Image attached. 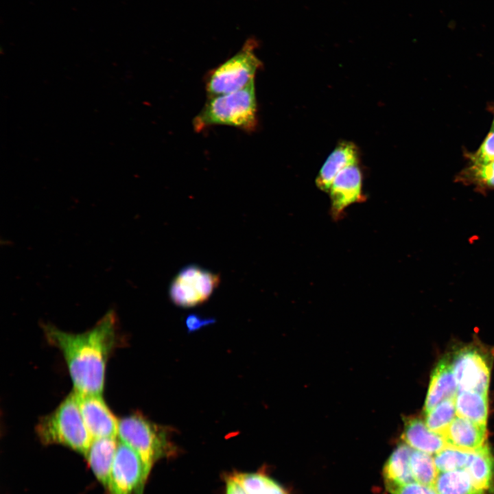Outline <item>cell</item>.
Returning a JSON list of instances; mask_svg holds the SVG:
<instances>
[{"label": "cell", "instance_id": "9", "mask_svg": "<svg viewBox=\"0 0 494 494\" xmlns=\"http://www.w3.org/2000/svg\"><path fill=\"white\" fill-rule=\"evenodd\" d=\"M362 187L363 174L358 163L346 167L336 176L329 190L333 220L341 219L350 205L366 200Z\"/></svg>", "mask_w": 494, "mask_h": 494}, {"label": "cell", "instance_id": "25", "mask_svg": "<svg viewBox=\"0 0 494 494\" xmlns=\"http://www.w3.org/2000/svg\"><path fill=\"white\" fill-rule=\"evenodd\" d=\"M471 163H485L494 160V130L484 139L478 150L471 155Z\"/></svg>", "mask_w": 494, "mask_h": 494}, {"label": "cell", "instance_id": "19", "mask_svg": "<svg viewBox=\"0 0 494 494\" xmlns=\"http://www.w3.org/2000/svg\"><path fill=\"white\" fill-rule=\"evenodd\" d=\"M434 487L438 494H484L465 469L438 472Z\"/></svg>", "mask_w": 494, "mask_h": 494}, {"label": "cell", "instance_id": "3", "mask_svg": "<svg viewBox=\"0 0 494 494\" xmlns=\"http://www.w3.org/2000/svg\"><path fill=\"white\" fill-rule=\"evenodd\" d=\"M36 432L43 444L63 445L84 456L93 439L84 422L74 392L55 410L39 419Z\"/></svg>", "mask_w": 494, "mask_h": 494}, {"label": "cell", "instance_id": "17", "mask_svg": "<svg viewBox=\"0 0 494 494\" xmlns=\"http://www.w3.org/2000/svg\"><path fill=\"white\" fill-rule=\"evenodd\" d=\"M464 469L479 489L484 491L491 487L494 480V457L487 445L470 451Z\"/></svg>", "mask_w": 494, "mask_h": 494}, {"label": "cell", "instance_id": "14", "mask_svg": "<svg viewBox=\"0 0 494 494\" xmlns=\"http://www.w3.org/2000/svg\"><path fill=\"white\" fill-rule=\"evenodd\" d=\"M413 449L401 443L390 454L383 469L386 489L393 494L403 486L414 482L410 467Z\"/></svg>", "mask_w": 494, "mask_h": 494}, {"label": "cell", "instance_id": "24", "mask_svg": "<svg viewBox=\"0 0 494 494\" xmlns=\"http://www.w3.org/2000/svg\"><path fill=\"white\" fill-rule=\"evenodd\" d=\"M467 176L473 183L494 188V160L485 163H471L465 170Z\"/></svg>", "mask_w": 494, "mask_h": 494}, {"label": "cell", "instance_id": "1", "mask_svg": "<svg viewBox=\"0 0 494 494\" xmlns=\"http://www.w3.org/2000/svg\"><path fill=\"white\" fill-rule=\"evenodd\" d=\"M116 325L115 314L110 310L92 329L80 333L43 326L47 340L64 356L76 393L102 394L106 362L115 346Z\"/></svg>", "mask_w": 494, "mask_h": 494}, {"label": "cell", "instance_id": "28", "mask_svg": "<svg viewBox=\"0 0 494 494\" xmlns=\"http://www.w3.org/2000/svg\"><path fill=\"white\" fill-rule=\"evenodd\" d=\"M226 494H248L231 476L226 480Z\"/></svg>", "mask_w": 494, "mask_h": 494}, {"label": "cell", "instance_id": "27", "mask_svg": "<svg viewBox=\"0 0 494 494\" xmlns=\"http://www.w3.org/2000/svg\"><path fill=\"white\" fill-rule=\"evenodd\" d=\"M214 322L213 319L211 318H202L199 317L198 315H190L186 319V325L187 327V329L189 332H193L195 330L198 329L199 328L207 325L209 323H213Z\"/></svg>", "mask_w": 494, "mask_h": 494}, {"label": "cell", "instance_id": "10", "mask_svg": "<svg viewBox=\"0 0 494 494\" xmlns=\"http://www.w3.org/2000/svg\"><path fill=\"white\" fill-rule=\"evenodd\" d=\"M74 392L84 422L93 438L117 437L119 421L106 404L102 395Z\"/></svg>", "mask_w": 494, "mask_h": 494}, {"label": "cell", "instance_id": "18", "mask_svg": "<svg viewBox=\"0 0 494 494\" xmlns=\"http://www.w3.org/2000/svg\"><path fill=\"white\" fill-rule=\"evenodd\" d=\"M488 394L458 391L455 397L456 414L479 425H486L488 418Z\"/></svg>", "mask_w": 494, "mask_h": 494}, {"label": "cell", "instance_id": "21", "mask_svg": "<svg viewBox=\"0 0 494 494\" xmlns=\"http://www.w3.org/2000/svg\"><path fill=\"white\" fill-rule=\"evenodd\" d=\"M410 467L414 482L433 486L438 473L433 455L413 449Z\"/></svg>", "mask_w": 494, "mask_h": 494}, {"label": "cell", "instance_id": "16", "mask_svg": "<svg viewBox=\"0 0 494 494\" xmlns=\"http://www.w3.org/2000/svg\"><path fill=\"white\" fill-rule=\"evenodd\" d=\"M402 439L412 449L433 456L447 445L443 435L430 430L419 418L406 421Z\"/></svg>", "mask_w": 494, "mask_h": 494}, {"label": "cell", "instance_id": "8", "mask_svg": "<svg viewBox=\"0 0 494 494\" xmlns=\"http://www.w3.org/2000/svg\"><path fill=\"white\" fill-rule=\"evenodd\" d=\"M451 364L458 391L488 394L490 366L482 351L475 347H464L455 353Z\"/></svg>", "mask_w": 494, "mask_h": 494}, {"label": "cell", "instance_id": "22", "mask_svg": "<svg viewBox=\"0 0 494 494\" xmlns=\"http://www.w3.org/2000/svg\"><path fill=\"white\" fill-rule=\"evenodd\" d=\"M456 413L455 398L449 399L425 413V423L430 430L443 435Z\"/></svg>", "mask_w": 494, "mask_h": 494}, {"label": "cell", "instance_id": "6", "mask_svg": "<svg viewBox=\"0 0 494 494\" xmlns=\"http://www.w3.org/2000/svg\"><path fill=\"white\" fill-rule=\"evenodd\" d=\"M220 277L190 264L185 266L170 283L171 301L181 307H192L207 301L220 284Z\"/></svg>", "mask_w": 494, "mask_h": 494}, {"label": "cell", "instance_id": "2", "mask_svg": "<svg viewBox=\"0 0 494 494\" xmlns=\"http://www.w3.org/2000/svg\"><path fill=\"white\" fill-rule=\"evenodd\" d=\"M257 110L254 80L239 91L209 97L193 119V126L197 132L216 125L252 132L258 124Z\"/></svg>", "mask_w": 494, "mask_h": 494}, {"label": "cell", "instance_id": "26", "mask_svg": "<svg viewBox=\"0 0 494 494\" xmlns=\"http://www.w3.org/2000/svg\"><path fill=\"white\" fill-rule=\"evenodd\" d=\"M393 494H438L434 486L413 482L409 483Z\"/></svg>", "mask_w": 494, "mask_h": 494}, {"label": "cell", "instance_id": "13", "mask_svg": "<svg viewBox=\"0 0 494 494\" xmlns=\"http://www.w3.org/2000/svg\"><path fill=\"white\" fill-rule=\"evenodd\" d=\"M458 385L449 357L441 359L434 369L424 404L426 413L442 401L455 398Z\"/></svg>", "mask_w": 494, "mask_h": 494}, {"label": "cell", "instance_id": "4", "mask_svg": "<svg viewBox=\"0 0 494 494\" xmlns=\"http://www.w3.org/2000/svg\"><path fill=\"white\" fill-rule=\"evenodd\" d=\"M170 429L158 425L141 413L135 412L119 420L117 436L132 448L150 470L159 459L173 456L176 447Z\"/></svg>", "mask_w": 494, "mask_h": 494}, {"label": "cell", "instance_id": "7", "mask_svg": "<svg viewBox=\"0 0 494 494\" xmlns=\"http://www.w3.org/2000/svg\"><path fill=\"white\" fill-rule=\"evenodd\" d=\"M150 470L130 446L119 442L108 485V494H143Z\"/></svg>", "mask_w": 494, "mask_h": 494}, {"label": "cell", "instance_id": "11", "mask_svg": "<svg viewBox=\"0 0 494 494\" xmlns=\"http://www.w3.org/2000/svg\"><path fill=\"white\" fill-rule=\"evenodd\" d=\"M359 157V150L355 143H339L321 167L316 178V187L324 192H329L336 176L346 167L357 164Z\"/></svg>", "mask_w": 494, "mask_h": 494}, {"label": "cell", "instance_id": "12", "mask_svg": "<svg viewBox=\"0 0 494 494\" xmlns=\"http://www.w3.org/2000/svg\"><path fill=\"white\" fill-rule=\"evenodd\" d=\"M443 436L447 445L468 451L485 446L487 438L486 425L456 416Z\"/></svg>", "mask_w": 494, "mask_h": 494}, {"label": "cell", "instance_id": "23", "mask_svg": "<svg viewBox=\"0 0 494 494\" xmlns=\"http://www.w3.org/2000/svg\"><path fill=\"white\" fill-rule=\"evenodd\" d=\"M470 451L459 449L449 445L434 455L438 472L464 469Z\"/></svg>", "mask_w": 494, "mask_h": 494}, {"label": "cell", "instance_id": "15", "mask_svg": "<svg viewBox=\"0 0 494 494\" xmlns=\"http://www.w3.org/2000/svg\"><path fill=\"white\" fill-rule=\"evenodd\" d=\"M118 444L116 437L93 438L85 456L95 477L106 489Z\"/></svg>", "mask_w": 494, "mask_h": 494}, {"label": "cell", "instance_id": "29", "mask_svg": "<svg viewBox=\"0 0 494 494\" xmlns=\"http://www.w3.org/2000/svg\"><path fill=\"white\" fill-rule=\"evenodd\" d=\"M494 130V121H493V130Z\"/></svg>", "mask_w": 494, "mask_h": 494}, {"label": "cell", "instance_id": "5", "mask_svg": "<svg viewBox=\"0 0 494 494\" xmlns=\"http://www.w3.org/2000/svg\"><path fill=\"white\" fill-rule=\"evenodd\" d=\"M257 43L248 39L234 56L210 71L205 80L209 97L239 91L255 80L263 64L255 54Z\"/></svg>", "mask_w": 494, "mask_h": 494}, {"label": "cell", "instance_id": "20", "mask_svg": "<svg viewBox=\"0 0 494 494\" xmlns=\"http://www.w3.org/2000/svg\"><path fill=\"white\" fill-rule=\"evenodd\" d=\"M231 477L248 494H287L274 480L260 473H239Z\"/></svg>", "mask_w": 494, "mask_h": 494}]
</instances>
